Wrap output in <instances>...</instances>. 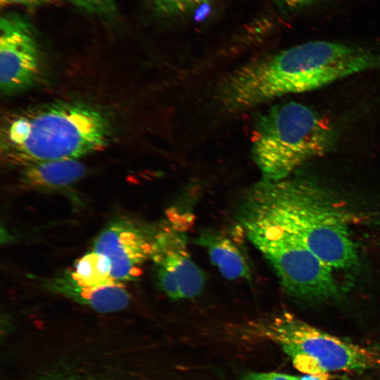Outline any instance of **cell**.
<instances>
[{
	"label": "cell",
	"instance_id": "3957f363",
	"mask_svg": "<svg viewBox=\"0 0 380 380\" xmlns=\"http://www.w3.org/2000/svg\"><path fill=\"white\" fill-rule=\"evenodd\" d=\"M1 149L9 163L25 167L49 160L80 159L103 148L110 127L96 108L56 103L13 116L2 127Z\"/></svg>",
	"mask_w": 380,
	"mask_h": 380
},
{
	"label": "cell",
	"instance_id": "9a60e30c",
	"mask_svg": "<svg viewBox=\"0 0 380 380\" xmlns=\"http://www.w3.org/2000/svg\"><path fill=\"white\" fill-rule=\"evenodd\" d=\"M81 10L101 18H110L116 13L115 0H68Z\"/></svg>",
	"mask_w": 380,
	"mask_h": 380
},
{
	"label": "cell",
	"instance_id": "e0dca14e",
	"mask_svg": "<svg viewBox=\"0 0 380 380\" xmlns=\"http://www.w3.org/2000/svg\"><path fill=\"white\" fill-rule=\"evenodd\" d=\"M243 380H300V376H293L278 372H251Z\"/></svg>",
	"mask_w": 380,
	"mask_h": 380
},
{
	"label": "cell",
	"instance_id": "ba28073f",
	"mask_svg": "<svg viewBox=\"0 0 380 380\" xmlns=\"http://www.w3.org/2000/svg\"><path fill=\"white\" fill-rule=\"evenodd\" d=\"M39 70V53L30 23L15 13L0 20V87L11 95L27 89Z\"/></svg>",
	"mask_w": 380,
	"mask_h": 380
},
{
	"label": "cell",
	"instance_id": "d6986e66",
	"mask_svg": "<svg viewBox=\"0 0 380 380\" xmlns=\"http://www.w3.org/2000/svg\"><path fill=\"white\" fill-rule=\"evenodd\" d=\"M370 218L374 223L380 225V213L374 214L371 215Z\"/></svg>",
	"mask_w": 380,
	"mask_h": 380
},
{
	"label": "cell",
	"instance_id": "52a82bcc",
	"mask_svg": "<svg viewBox=\"0 0 380 380\" xmlns=\"http://www.w3.org/2000/svg\"><path fill=\"white\" fill-rule=\"evenodd\" d=\"M170 224L156 232L151 259L158 289L172 300L188 299L199 295L205 278L192 260L182 223L169 220Z\"/></svg>",
	"mask_w": 380,
	"mask_h": 380
},
{
	"label": "cell",
	"instance_id": "277c9868",
	"mask_svg": "<svg viewBox=\"0 0 380 380\" xmlns=\"http://www.w3.org/2000/svg\"><path fill=\"white\" fill-rule=\"evenodd\" d=\"M335 132L310 107L290 101L272 106L255 124L252 154L262 179L279 181L307 162L326 154Z\"/></svg>",
	"mask_w": 380,
	"mask_h": 380
},
{
	"label": "cell",
	"instance_id": "8992f818",
	"mask_svg": "<svg viewBox=\"0 0 380 380\" xmlns=\"http://www.w3.org/2000/svg\"><path fill=\"white\" fill-rule=\"evenodd\" d=\"M257 334L275 342L305 374L362 371L380 366V353L317 329L289 312L255 324Z\"/></svg>",
	"mask_w": 380,
	"mask_h": 380
},
{
	"label": "cell",
	"instance_id": "6da1fadb",
	"mask_svg": "<svg viewBox=\"0 0 380 380\" xmlns=\"http://www.w3.org/2000/svg\"><path fill=\"white\" fill-rule=\"evenodd\" d=\"M236 210L293 234L334 271L358 265L357 248L350 232L352 215L314 181L293 175L279 181L262 179L242 195Z\"/></svg>",
	"mask_w": 380,
	"mask_h": 380
},
{
	"label": "cell",
	"instance_id": "4fadbf2b",
	"mask_svg": "<svg viewBox=\"0 0 380 380\" xmlns=\"http://www.w3.org/2000/svg\"><path fill=\"white\" fill-rule=\"evenodd\" d=\"M71 271L78 280L87 284L99 285L113 280L110 260L94 250L81 257Z\"/></svg>",
	"mask_w": 380,
	"mask_h": 380
},
{
	"label": "cell",
	"instance_id": "5bb4252c",
	"mask_svg": "<svg viewBox=\"0 0 380 380\" xmlns=\"http://www.w3.org/2000/svg\"><path fill=\"white\" fill-rule=\"evenodd\" d=\"M153 9L163 15L182 14L212 0H148Z\"/></svg>",
	"mask_w": 380,
	"mask_h": 380
},
{
	"label": "cell",
	"instance_id": "7a4b0ae2",
	"mask_svg": "<svg viewBox=\"0 0 380 380\" xmlns=\"http://www.w3.org/2000/svg\"><path fill=\"white\" fill-rule=\"evenodd\" d=\"M380 68V49L327 40L303 43L241 67L221 89L232 110L289 94L310 91L353 74Z\"/></svg>",
	"mask_w": 380,
	"mask_h": 380
},
{
	"label": "cell",
	"instance_id": "8fae6325",
	"mask_svg": "<svg viewBox=\"0 0 380 380\" xmlns=\"http://www.w3.org/2000/svg\"><path fill=\"white\" fill-rule=\"evenodd\" d=\"M196 243L208 253L212 263L226 279H251V270L242 249L224 234L215 230H204Z\"/></svg>",
	"mask_w": 380,
	"mask_h": 380
},
{
	"label": "cell",
	"instance_id": "2e32d148",
	"mask_svg": "<svg viewBox=\"0 0 380 380\" xmlns=\"http://www.w3.org/2000/svg\"><path fill=\"white\" fill-rule=\"evenodd\" d=\"M285 13H294L312 6L321 0H274Z\"/></svg>",
	"mask_w": 380,
	"mask_h": 380
},
{
	"label": "cell",
	"instance_id": "30bf717a",
	"mask_svg": "<svg viewBox=\"0 0 380 380\" xmlns=\"http://www.w3.org/2000/svg\"><path fill=\"white\" fill-rule=\"evenodd\" d=\"M45 286L50 291L101 313H110L125 309L130 295L123 283L111 280L90 285L78 280L72 271L64 272L48 280Z\"/></svg>",
	"mask_w": 380,
	"mask_h": 380
},
{
	"label": "cell",
	"instance_id": "7c38bea8",
	"mask_svg": "<svg viewBox=\"0 0 380 380\" xmlns=\"http://www.w3.org/2000/svg\"><path fill=\"white\" fill-rule=\"evenodd\" d=\"M85 173L86 167L79 159H61L23 167L20 180L32 189L51 190L69 186Z\"/></svg>",
	"mask_w": 380,
	"mask_h": 380
},
{
	"label": "cell",
	"instance_id": "5b68a950",
	"mask_svg": "<svg viewBox=\"0 0 380 380\" xmlns=\"http://www.w3.org/2000/svg\"><path fill=\"white\" fill-rule=\"evenodd\" d=\"M248 239L274 270L285 291L310 303L338 298L340 286L334 270L288 231L259 216L236 210Z\"/></svg>",
	"mask_w": 380,
	"mask_h": 380
},
{
	"label": "cell",
	"instance_id": "ac0fdd59",
	"mask_svg": "<svg viewBox=\"0 0 380 380\" xmlns=\"http://www.w3.org/2000/svg\"><path fill=\"white\" fill-rule=\"evenodd\" d=\"M58 0H0L1 7L9 5H22L28 7H37L56 4Z\"/></svg>",
	"mask_w": 380,
	"mask_h": 380
},
{
	"label": "cell",
	"instance_id": "9c48e42d",
	"mask_svg": "<svg viewBox=\"0 0 380 380\" xmlns=\"http://www.w3.org/2000/svg\"><path fill=\"white\" fill-rule=\"evenodd\" d=\"M156 235L134 222L119 220L102 230L93 250L108 258L113 280L134 281L140 276L144 263L153 256Z\"/></svg>",
	"mask_w": 380,
	"mask_h": 380
}]
</instances>
